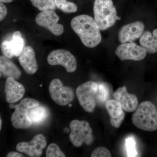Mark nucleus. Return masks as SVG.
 Segmentation results:
<instances>
[{
  "instance_id": "obj_3",
  "label": "nucleus",
  "mask_w": 157,
  "mask_h": 157,
  "mask_svg": "<svg viewBox=\"0 0 157 157\" xmlns=\"http://www.w3.org/2000/svg\"><path fill=\"white\" fill-rule=\"evenodd\" d=\"M94 13L95 20L101 30L111 27L118 19L112 0H95Z\"/></svg>"
},
{
  "instance_id": "obj_26",
  "label": "nucleus",
  "mask_w": 157,
  "mask_h": 157,
  "mask_svg": "<svg viewBox=\"0 0 157 157\" xmlns=\"http://www.w3.org/2000/svg\"><path fill=\"white\" fill-rule=\"evenodd\" d=\"M1 50L3 55L9 59L14 56L11 46V41L5 40L2 42L1 45Z\"/></svg>"
},
{
  "instance_id": "obj_4",
  "label": "nucleus",
  "mask_w": 157,
  "mask_h": 157,
  "mask_svg": "<svg viewBox=\"0 0 157 157\" xmlns=\"http://www.w3.org/2000/svg\"><path fill=\"white\" fill-rule=\"evenodd\" d=\"M70 139L73 146L80 147L83 144L90 145L94 140L93 130L88 122L74 120L70 124Z\"/></svg>"
},
{
  "instance_id": "obj_7",
  "label": "nucleus",
  "mask_w": 157,
  "mask_h": 157,
  "mask_svg": "<svg viewBox=\"0 0 157 157\" xmlns=\"http://www.w3.org/2000/svg\"><path fill=\"white\" fill-rule=\"evenodd\" d=\"M47 61L51 66H63L68 73H73L77 68L76 58L71 52L65 49H58L52 51L47 57Z\"/></svg>"
},
{
  "instance_id": "obj_5",
  "label": "nucleus",
  "mask_w": 157,
  "mask_h": 157,
  "mask_svg": "<svg viewBox=\"0 0 157 157\" xmlns=\"http://www.w3.org/2000/svg\"><path fill=\"white\" fill-rule=\"evenodd\" d=\"M98 91V82L93 81L84 82L76 88V94L78 102L86 112L92 113L94 111Z\"/></svg>"
},
{
  "instance_id": "obj_24",
  "label": "nucleus",
  "mask_w": 157,
  "mask_h": 157,
  "mask_svg": "<svg viewBox=\"0 0 157 157\" xmlns=\"http://www.w3.org/2000/svg\"><path fill=\"white\" fill-rule=\"evenodd\" d=\"M39 105V102L36 100L31 98H27L23 99L22 101H21L20 104L17 105H15L11 104L9 105V107L10 108H14L15 109H17L28 111L30 108L36 107Z\"/></svg>"
},
{
  "instance_id": "obj_30",
  "label": "nucleus",
  "mask_w": 157,
  "mask_h": 157,
  "mask_svg": "<svg viewBox=\"0 0 157 157\" xmlns=\"http://www.w3.org/2000/svg\"><path fill=\"white\" fill-rule=\"evenodd\" d=\"M7 157H24L23 155L17 152L11 151L7 155Z\"/></svg>"
},
{
  "instance_id": "obj_32",
  "label": "nucleus",
  "mask_w": 157,
  "mask_h": 157,
  "mask_svg": "<svg viewBox=\"0 0 157 157\" xmlns=\"http://www.w3.org/2000/svg\"><path fill=\"white\" fill-rule=\"evenodd\" d=\"M2 119L0 118V130L2 129Z\"/></svg>"
},
{
  "instance_id": "obj_13",
  "label": "nucleus",
  "mask_w": 157,
  "mask_h": 157,
  "mask_svg": "<svg viewBox=\"0 0 157 157\" xmlns=\"http://www.w3.org/2000/svg\"><path fill=\"white\" fill-rule=\"evenodd\" d=\"M25 91V88L21 83L12 77L7 78L5 83V92L8 103L12 104L19 101L24 97Z\"/></svg>"
},
{
  "instance_id": "obj_9",
  "label": "nucleus",
  "mask_w": 157,
  "mask_h": 157,
  "mask_svg": "<svg viewBox=\"0 0 157 157\" xmlns=\"http://www.w3.org/2000/svg\"><path fill=\"white\" fill-rule=\"evenodd\" d=\"M115 53L121 60L138 61L145 58L147 52L142 46L132 42L121 44L116 49Z\"/></svg>"
},
{
  "instance_id": "obj_12",
  "label": "nucleus",
  "mask_w": 157,
  "mask_h": 157,
  "mask_svg": "<svg viewBox=\"0 0 157 157\" xmlns=\"http://www.w3.org/2000/svg\"><path fill=\"white\" fill-rule=\"evenodd\" d=\"M113 97L121 104L124 110L127 112H133L138 107V101L137 96L128 92L125 86L118 88L113 94Z\"/></svg>"
},
{
  "instance_id": "obj_33",
  "label": "nucleus",
  "mask_w": 157,
  "mask_h": 157,
  "mask_svg": "<svg viewBox=\"0 0 157 157\" xmlns=\"http://www.w3.org/2000/svg\"><path fill=\"white\" fill-rule=\"evenodd\" d=\"M69 106L70 107H71V106H72V104H69Z\"/></svg>"
},
{
  "instance_id": "obj_17",
  "label": "nucleus",
  "mask_w": 157,
  "mask_h": 157,
  "mask_svg": "<svg viewBox=\"0 0 157 157\" xmlns=\"http://www.w3.org/2000/svg\"><path fill=\"white\" fill-rule=\"evenodd\" d=\"M12 126L17 129L29 128L33 124L28 114V111L16 109L11 117Z\"/></svg>"
},
{
  "instance_id": "obj_16",
  "label": "nucleus",
  "mask_w": 157,
  "mask_h": 157,
  "mask_svg": "<svg viewBox=\"0 0 157 157\" xmlns=\"http://www.w3.org/2000/svg\"><path fill=\"white\" fill-rule=\"evenodd\" d=\"M0 70L1 76L12 77L15 80L20 78L21 75V71L17 66L4 55L0 56Z\"/></svg>"
},
{
  "instance_id": "obj_2",
  "label": "nucleus",
  "mask_w": 157,
  "mask_h": 157,
  "mask_svg": "<svg viewBox=\"0 0 157 157\" xmlns=\"http://www.w3.org/2000/svg\"><path fill=\"white\" fill-rule=\"evenodd\" d=\"M132 123L140 130L154 132L157 130V110L154 104L144 101L139 104L132 115Z\"/></svg>"
},
{
  "instance_id": "obj_6",
  "label": "nucleus",
  "mask_w": 157,
  "mask_h": 157,
  "mask_svg": "<svg viewBox=\"0 0 157 157\" xmlns=\"http://www.w3.org/2000/svg\"><path fill=\"white\" fill-rule=\"evenodd\" d=\"M51 98L60 106L69 105L75 98V93L72 88L64 86L59 78H54L49 86Z\"/></svg>"
},
{
  "instance_id": "obj_8",
  "label": "nucleus",
  "mask_w": 157,
  "mask_h": 157,
  "mask_svg": "<svg viewBox=\"0 0 157 157\" xmlns=\"http://www.w3.org/2000/svg\"><path fill=\"white\" fill-rule=\"evenodd\" d=\"M59 20V15L54 10L43 11L37 15L36 17V23L50 31L56 36H59L64 31V27L58 23Z\"/></svg>"
},
{
  "instance_id": "obj_22",
  "label": "nucleus",
  "mask_w": 157,
  "mask_h": 157,
  "mask_svg": "<svg viewBox=\"0 0 157 157\" xmlns=\"http://www.w3.org/2000/svg\"><path fill=\"white\" fill-rule=\"evenodd\" d=\"M32 5L40 11L55 10L56 9L54 0H30Z\"/></svg>"
},
{
  "instance_id": "obj_23",
  "label": "nucleus",
  "mask_w": 157,
  "mask_h": 157,
  "mask_svg": "<svg viewBox=\"0 0 157 157\" xmlns=\"http://www.w3.org/2000/svg\"><path fill=\"white\" fill-rule=\"evenodd\" d=\"M57 8L65 13H74L77 11V6L72 2L67 0H54Z\"/></svg>"
},
{
  "instance_id": "obj_10",
  "label": "nucleus",
  "mask_w": 157,
  "mask_h": 157,
  "mask_svg": "<svg viewBox=\"0 0 157 157\" xmlns=\"http://www.w3.org/2000/svg\"><path fill=\"white\" fill-rule=\"evenodd\" d=\"M47 141L42 134L34 136L29 142H21L17 144L16 149L17 151L24 153L29 156L39 157L42 155V150L46 147Z\"/></svg>"
},
{
  "instance_id": "obj_11",
  "label": "nucleus",
  "mask_w": 157,
  "mask_h": 157,
  "mask_svg": "<svg viewBox=\"0 0 157 157\" xmlns=\"http://www.w3.org/2000/svg\"><path fill=\"white\" fill-rule=\"evenodd\" d=\"M145 25L141 21H136L123 26L118 32V40L121 44L132 42L139 39L144 32Z\"/></svg>"
},
{
  "instance_id": "obj_29",
  "label": "nucleus",
  "mask_w": 157,
  "mask_h": 157,
  "mask_svg": "<svg viewBox=\"0 0 157 157\" xmlns=\"http://www.w3.org/2000/svg\"><path fill=\"white\" fill-rule=\"evenodd\" d=\"M8 13V10L3 3H0V21H2L6 17Z\"/></svg>"
},
{
  "instance_id": "obj_20",
  "label": "nucleus",
  "mask_w": 157,
  "mask_h": 157,
  "mask_svg": "<svg viewBox=\"0 0 157 157\" xmlns=\"http://www.w3.org/2000/svg\"><path fill=\"white\" fill-rule=\"evenodd\" d=\"M11 46L14 56L18 57L25 47V41L19 31H15L12 35Z\"/></svg>"
},
{
  "instance_id": "obj_15",
  "label": "nucleus",
  "mask_w": 157,
  "mask_h": 157,
  "mask_svg": "<svg viewBox=\"0 0 157 157\" xmlns=\"http://www.w3.org/2000/svg\"><path fill=\"white\" fill-rule=\"evenodd\" d=\"M105 107L110 118V123L114 128H119L125 118V113L121 104L115 100H109Z\"/></svg>"
},
{
  "instance_id": "obj_14",
  "label": "nucleus",
  "mask_w": 157,
  "mask_h": 157,
  "mask_svg": "<svg viewBox=\"0 0 157 157\" xmlns=\"http://www.w3.org/2000/svg\"><path fill=\"white\" fill-rule=\"evenodd\" d=\"M20 64L26 73L33 75L37 72L38 65L36 54L33 48L30 46H26L18 56Z\"/></svg>"
},
{
  "instance_id": "obj_27",
  "label": "nucleus",
  "mask_w": 157,
  "mask_h": 157,
  "mask_svg": "<svg viewBox=\"0 0 157 157\" xmlns=\"http://www.w3.org/2000/svg\"><path fill=\"white\" fill-rule=\"evenodd\" d=\"M91 157H110L111 154L109 150L103 147H97L94 150L91 155Z\"/></svg>"
},
{
  "instance_id": "obj_25",
  "label": "nucleus",
  "mask_w": 157,
  "mask_h": 157,
  "mask_svg": "<svg viewBox=\"0 0 157 157\" xmlns=\"http://www.w3.org/2000/svg\"><path fill=\"white\" fill-rule=\"evenodd\" d=\"M46 157H65V154L62 151L58 145L52 143L47 147L46 151Z\"/></svg>"
},
{
  "instance_id": "obj_21",
  "label": "nucleus",
  "mask_w": 157,
  "mask_h": 157,
  "mask_svg": "<svg viewBox=\"0 0 157 157\" xmlns=\"http://www.w3.org/2000/svg\"><path fill=\"white\" fill-rule=\"evenodd\" d=\"M110 96L109 86L105 82H98V91L97 96V104L103 105L109 100Z\"/></svg>"
},
{
  "instance_id": "obj_19",
  "label": "nucleus",
  "mask_w": 157,
  "mask_h": 157,
  "mask_svg": "<svg viewBox=\"0 0 157 157\" xmlns=\"http://www.w3.org/2000/svg\"><path fill=\"white\" fill-rule=\"evenodd\" d=\"M28 114L33 123L39 124L45 120L48 114L46 108L39 105L29 109Z\"/></svg>"
},
{
  "instance_id": "obj_28",
  "label": "nucleus",
  "mask_w": 157,
  "mask_h": 157,
  "mask_svg": "<svg viewBox=\"0 0 157 157\" xmlns=\"http://www.w3.org/2000/svg\"><path fill=\"white\" fill-rule=\"evenodd\" d=\"M126 144L128 156H136L137 152L135 149V142L134 139L132 138H128L126 140Z\"/></svg>"
},
{
  "instance_id": "obj_1",
  "label": "nucleus",
  "mask_w": 157,
  "mask_h": 157,
  "mask_svg": "<svg viewBox=\"0 0 157 157\" xmlns=\"http://www.w3.org/2000/svg\"><path fill=\"white\" fill-rule=\"evenodd\" d=\"M71 27L82 44L88 48H94L101 43V30L95 19L89 15L81 14L73 17Z\"/></svg>"
},
{
  "instance_id": "obj_18",
  "label": "nucleus",
  "mask_w": 157,
  "mask_h": 157,
  "mask_svg": "<svg viewBox=\"0 0 157 157\" xmlns=\"http://www.w3.org/2000/svg\"><path fill=\"white\" fill-rule=\"evenodd\" d=\"M140 46L145 48L149 53L154 54L157 52V29L152 33L150 31L144 32L139 40Z\"/></svg>"
},
{
  "instance_id": "obj_31",
  "label": "nucleus",
  "mask_w": 157,
  "mask_h": 157,
  "mask_svg": "<svg viewBox=\"0 0 157 157\" xmlns=\"http://www.w3.org/2000/svg\"><path fill=\"white\" fill-rule=\"evenodd\" d=\"M13 0H0L1 2L9 3H11L13 1Z\"/></svg>"
}]
</instances>
